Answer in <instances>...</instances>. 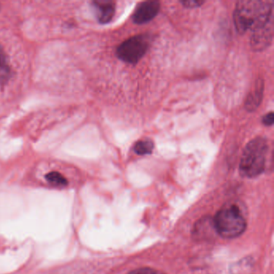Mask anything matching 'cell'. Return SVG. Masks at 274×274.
Instances as JSON below:
<instances>
[{"label":"cell","instance_id":"obj_11","mask_svg":"<svg viewBox=\"0 0 274 274\" xmlns=\"http://www.w3.org/2000/svg\"><path fill=\"white\" fill-rule=\"evenodd\" d=\"M10 67L6 60V56L5 53L0 46V85L6 83L9 77H10Z\"/></svg>","mask_w":274,"mask_h":274},{"label":"cell","instance_id":"obj_1","mask_svg":"<svg viewBox=\"0 0 274 274\" xmlns=\"http://www.w3.org/2000/svg\"><path fill=\"white\" fill-rule=\"evenodd\" d=\"M273 1L241 0L236 2L233 14L235 27L240 34L255 31L273 18Z\"/></svg>","mask_w":274,"mask_h":274},{"label":"cell","instance_id":"obj_12","mask_svg":"<svg viewBox=\"0 0 274 274\" xmlns=\"http://www.w3.org/2000/svg\"><path fill=\"white\" fill-rule=\"evenodd\" d=\"M45 179L49 184L56 187H64L68 185V180L57 171H52L46 174Z\"/></svg>","mask_w":274,"mask_h":274},{"label":"cell","instance_id":"obj_10","mask_svg":"<svg viewBox=\"0 0 274 274\" xmlns=\"http://www.w3.org/2000/svg\"><path fill=\"white\" fill-rule=\"evenodd\" d=\"M155 145L151 139H143L137 142L134 146V151L138 155H151L153 152Z\"/></svg>","mask_w":274,"mask_h":274},{"label":"cell","instance_id":"obj_4","mask_svg":"<svg viewBox=\"0 0 274 274\" xmlns=\"http://www.w3.org/2000/svg\"><path fill=\"white\" fill-rule=\"evenodd\" d=\"M151 42L152 36L149 34L130 37L117 47L116 51L117 58L128 64H137L149 50Z\"/></svg>","mask_w":274,"mask_h":274},{"label":"cell","instance_id":"obj_14","mask_svg":"<svg viewBox=\"0 0 274 274\" xmlns=\"http://www.w3.org/2000/svg\"><path fill=\"white\" fill-rule=\"evenodd\" d=\"M204 1L200 0H188V1H181V4L183 5L186 8H196L199 6H202L204 3Z\"/></svg>","mask_w":274,"mask_h":274},{"label":"cell","instance_id":"obj_9","mask_svg":"<svg viewBox=\"0 0 274 274\" xmlns=\"http://www.w3.org/2000/svg\"><path fill=\"white\" fill-rule=\"evenodd\" d=\"M213 232L217 233L215 228L214 221L213 219L206 217L203 218L202 220L198 221L194 230V236L196 239H209L213 236Z\"/></svg>","mask_w":274,"mask_h":274},{"label":"cell","instance_id":"obj_7","mask_svg":"<svg viewBox=\"0 0 274 274\" xmlns=\"http://www.w3.org/2000/svg\"><path fill=\"white\" fill-rule=\"evenodd\" d=\"M264 93V81L262 78H259L256 81L254 88L247 97L245 101V109L249 112L257 110V109L262 103Z\"/></svg>","mask_w":274,"mask_h":274},{"label":"cell","instance_id":"obj_6","mask_svg":"<svg viewBox=\"0 0 274 274\" xmlns=\"http://www.w3.org/2000/svg\"><path fill=\"white\" fill-rule=\"evenodd\" d=\"M160 10V2L159 1L150 0L141 2L134 11L133 21L136 24H147L156 17Z\"/></svg>","mask_w":274,"mask_h":274},{"label":"cell","instance_id":"obj_15","mask_svg":"<svg viewBox=\"0 0 274 274\" xmlns=\"http://www.w3.org/2000/svg\"><path fill=\"white\" fill-rule=\"evenodd\" d=\"M127 274H163L159 272L157 270H153L151 268H142L134 270L131 272L128 273Z\"/></svg>","mask_w":274,"mask_h":274},{"label":"cell","instance_id":"obj_16","mask_svg":"<svg viewBox=\"0 0 274 274\" xmlns=\"http://www.w3.org/2000/svg\"><path fill=\"white\" fill-rule=\"evenodd\" d=\"M274 122V113L273 112L266 113L263 117H262V123L266 126H270L272 125Z\"/></svg>","mask_w":274,"mask_h":274},{"label":"cell","instance_id":"obj_3","mask_svg":"<svg viewBox=\"0 0 274 274\" xmlns=\"http://www.w3.org/2000/svg\"><path fill=\"white\" fill-rule=\"evenodd\" d=\"M213 221L217 233L223 238H236L246 229V219L242 210L235 203L223 206L217 213Z\"/></svg>","mask_w":274,"mask_h":274},{"label":"cell","instance_id":"obj_2","mask_svg":"<svg viewBox=\"0 0 274 274\" xmlns=\"http://www.w3.org/2000/svg\"><path fill=\"white\" fill-rule=\"evenodd\" d=\"M268 149V142L266 138L257 137L251 140L244 147L240 159V175L251 179L262 174L266 169Z\"/></svg>","mask_w":274,"mask_h":274},{"label":"cell","instance_id":"obj_13","mask_svg":"<svg viewBox=\"0 0 274 274\" xmlns=\"http://www.w3.org/2000/svg\"><path fill=\"white\" fill-rule=\"evenodd\" d=\"M252 269V262L248 260H243L236 264L232 270V274H249Z\"/></svg>","mask_w":274,"mask_h":274},{"label":"cell","instance_id":"obj_5","mask_svg":"<svg viewBox=\"0 0 274 274\" xmlns=\"http://www.w3.org/2000/svg\"><path fill=\"white\" fill-rule=\"evenodd\" d=\"M274 36V19L270 21L262 28L253 31L251 36V48L254 52H262L270 46Z\"/></svg>","mask_w":274,"mask_h":274},{"label":"cell","instance_id":"obj_8","mask_svg":"<svg viewBox=\"0 0 274 274\" xmlns=\"http://www.w3.org/2000/svg\"><path fill=\"white\" fill-rule=\"evenodd\" d=\"M98 19L102 24H107L113 19L115 13V3L112 1H97L94 2Z\"/></svg>","mask_w":274,"mask_h":274}]
</instances>
